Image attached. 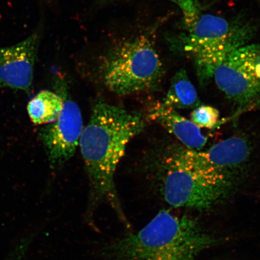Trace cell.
<instances>
[{"instance_id": "cell-1", "label": "cell", "mask_w": 260, "mask_h": 260, "mask_svg": "<svg viewBox=\"0 0 260 260\" xmlns=\"http://www.w3.org/2000/svg\"><path fill=\"white\" fill-rule=\"evenodd\" d=\"M144 127V119L140 113L128 111L103 101L94 106L79 144L90 188L86 212L87 222L92 224L91 220L98 207L106 203L126 229H131L114 178L126 146Z\"/></svg>"}, {"instance_id": "cell-2", "label": "cell", "mask_w": 260, "mask_h": 260, "mask_svg": "<svg viewBox=\"0 0 260 260\" xmlns=\"http://www.w3.org/2000/svg\"><path fill=\"white\" fill-rule=\"evenodd\" d=\"M165 201L170 206L207 210L231 193L235 179L214 170L198 151L169 145L148 162Z\"/></svg>"}, {"instance_id": "cell-3", "label": "cell", "mask_w": 260, "mask_h": 260, "mask_svg": "<svg viewBox=\"0 0 260 260\" xmlns=\"http://www.w3.org/2000/svg\"><path fill=\"white\" fill-rule=\"evenodd\" d=\"M191 217L162 210L138 232L107 243L105 260H194L215 243Z\"/></svg>"}, {"instance_id": "cell-4", "label": "cell", "mask_w": 260, "mask_h": 260, "mask_svg": "<svg viewBox=\"0 0 260 260\" xmlns=\"http://www.w3.org/2000/svg\"><path fill=\"white\" fill-rule=\"evenodd\" d=\"M180 8L184 31L179 39L185 53L193 58L203 84L213 79L216 68L234 50L247 44L249 24L237 23L203 9L199 0H168Z\"/></svg>"}, {"instance_id": "cell-5", "label": "cell", "mask_w": 260, "mask_h": 260, "mask_svg": "<svg viewBox=\"0 0 260 260\" xmlns=\"http://www.w3.org/2000/svg\"><path fill=\"white\" fill-rule=\"evenodd\" d=\"M99 71L104 85L118 95L154 89L164 75L153 39L146 34L113 45L102 58Z\"/></svg>"}, {"instance_id": "cell-6", "label": "cell", "mask_w": 260, "mask_h": 260, "mask_svg": "<svg viewBox=\"0 0 260 260\" xmlns=\"http://www.w3.org/2000/svg\"><path fill=\"white\" fill-rule=\"evenodd\" d=\"M55 87L63 100V109L56 121L41 129L40 138L50 164L58 167L76 153L84 128L80 107L70 97L67 81L58 75Z\"/></svg>"}, {"instance_id": "cell-7", "label": "cell", "mask_w": 260, "mask_h": 260, "mask_svg": "<svg viewBox=\"0 0 260 260\" xmlns=\"http://www.w3.org/2000/svg\"><path fill=\"white\" fill-rule=\"evenodd\" d=\"M260 45L245 44L225 57L213 73V79L228 99L243 106L260 93V80L255 74Z\"/></svg>"}, {"instance_id": "cell-8", "label": "cell", "mask_w": 260, "mask_h": 260, "mask_svg": "<svg viewBox=\"0 0 260 260\" xmlns=\"http://www.w3.org/2000/svg\"><path fill=\"white\" fill-rule=\"evenodd\" d=\"M40 37L34 34L12 46L0 47V87L30 92Z\"/></svg>"}, {"instance_id": "cell-9", "label": "cell", "mask_w": 260, "mask_h": 260, "mask_svg": "<svg viewBox=\"0 0 260 260\" xmlns=\"http://www.w3.org/2000/svg\"><path fill=\"white\" fill-rule=\"evenodd\" d=\"M252 152L251 142L243 136H235L221 141L205 151H198L210 167L235 179L236 172L248 161Z\"/></svg>"}, {"instance_id": "cell-10", "label": "cell", "mask_w": 260, "mask_h": 260, "mask_svg": "<svg viewBox=\"0 0 260 260\" xmlns=\"http://www.w3.org/2000/svg\"><path fill=\"white\" fill-rule=\"evenodd\" d=\"M149 118L160 123L182 145L191 150L201 151L207 144L208 138L201 133L199 126L180 115L175 110L151 113Z\"/></svg>"}, {"instance_id": "cell-11", "label": "cell", "mask_w": 260, "mask_h": 260, "mask_svg": "<svg viewBox=\"0 0 260 260\" xmlns=\"http://www.w3.org/2000/svg\"><path fill=\"white\" fill-rule=\"evenodd\" d=\"M200 105L196 89L186 71L181 69L172 78L170 89L164 100L151 113L171 109H194Z\"/></svg>"}, {"instance_id": "cell-12", "label": "cell", "mask_w": 260, "mask_h": 260, "mask_svg": "<svg viewBox=\"0 0 260 260\" xmlns=\"http://www.w3.org/2000/svg\"><path fill=\"white\" fill-rule=\"evenodd\" d=\"M63 100L57 93L43 90L29 102L27 111L35 125H47L54 122L63 109Z\"/></svg>"}, {"instance_id": "cell-13", "label": "cell", "mask_w": 260, "mask_h": 260, "mask_svg": "<svg viewBox=\"0 0 260 260\" xmlns=\"http://www.w3.org/2000/svg\"><path fill=\"white\" fill-rule=\"evenodd\" d=\"M220 114L216 108L210 106L201 105L194 108L190 115V121L200 128L212 129L219 121Z\"/></svg>"}, {"instance_id": "cell-14", "label": "cell", "mask_w": 260, "mask_h": 260, "mask_svg": "<svg viewBox=\"0 0 260 260\" xmlns=\"http://www.w3.org/2000/svg\"><path fill=\"white\" fill-rule=\"evenodd\" d=\"M255 74L257 79L260 80V57L259 58L257 64L256 65Z\"/></svg>"}, {"instance_id": "cell-15", "label": "cell", "mask_w": 260, "mask_h": 260, "mask_svg": "<svg viewBox=\"0 0 260 260\" xmlns=\"http://www.w3.org/2000/svg\"><path fill=\"white\" fill-rule=\"evenodd\" d=\"M105 1H107V0H105Z\"/></svg>"}]
</instances>
